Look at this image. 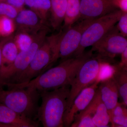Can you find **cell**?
I'll return each mask as SVG.
<instances>
[{"mask_svg":"<svg viewBox=\"0 0 127 127\" xmlns=\"http://www.w3.org/2000/svg\"><path fill=\"white\" fill-rule=\"evenodd\" d=\"M93 56V52L91 50L79 56L71 57L62 61L58 65L48 69L29 82L12 84L11 88L31 87L40 92L70 85L83 64Z\"/></svg>","mask_w":127,"mask_h":127,"instance_id":"obj_1","label":"cell"},{"mask_svg":"<svg viewBox=\"0 0 127 127\" xmlns=\"http://www.w3.org/2000/svg\"><path fill=\"white\" fill-rule=\"evenodd\" d=\"M63 32L61 30L56 34L47 36L27 68L6 86L29 82L56 61L58 58L59 43Z\"/></svg>","mask_w":127,"mask_h":127,"instance_id":"obj_2","label":"cell"},{"mask_svg":"<svg viewBox=\"0 0 127 127\" xmlns=\"http://www.w3.org/2000/svg\"><path fill=\"white\" fill-rule=\"evenodd\" d=\"M70 87L69 84L52 91L40 92L42 102L36 119L43 127H64V116Z\"/></svg>","mask_w":127,"mask_h":127,"instance_id":"obj_3","label":"cell"},{"mask_svg":"<svg viewBox=\"0 0 127 127\" xmlns=\"http://www.w3.org/2000/svg\"><path fill=\"white\" fill-rule=\"evenodd\" d=\"M40 97V93L32 88L0 89V103L33 120L36 119Z\"/></svg>","mask_w":127,"mask_h":127,"instance_id":"obj_4","label":"cell"},{"mask_svg":"<svg viewBox=\"0 0 127 127\" xmlns=\"http://www.w3.org/2000/svg\"><path fill=\"white\" fill-rule=\"evenodd\" d=\"M107 62H108L97 56H93L83 64L70 84V93L64 114L68 112L75 98L83 89L97 80H101L102 69Z\"/></svg>","mask_w":127,"mask_h":127,"instance_id":"obj_5","label":"cell"},{"mask_svg":"<svg viewBox=\"0 0 127 127\" xmlns=\"http://www.w3.org/2000/svg\"><path fill=\"white\" fill-rule=\"evenodd\" d=\"M122 13L118 9L96 19L84 31L79 46L72 57L82 54L86 48L99 41L117 23Z\"/></svg>","mask_w":127,"mask_h":127,"instance_id":"obj_6","label":"cell"},{"mask_svg":"<svg viewBox=\"0 0 127 127\" xmlns=\"http://www.w3.org/2000/svg\"><path fill=\"white\" fill-rule=\"evenodd\" d=\"M48 32L47 27L41 30L35 35L34 41L30 47L19 52L12 65L0 75V89L5 86L12 79L27 68Z\"/></svg>","mask_w":127,"mask_h":127,"instance_id":"obj_7","label":"cell"},{"mask_svg":"<svg viewBox=\"0 0 127 127\" xmlns=\"http://www.w3.org/2000/svg\"><path fill=\"white\" fill-rule=\"evenodd\" d=\"M127 48V37L120 34L115 25L92 46L91 50L97 53L96 56L109 63Z\"/></svg>","mask_w":127,"mask_h":127,"instance_id":"obj_8","label":"cell"},{"mask_svg":"<svg viewBox=\"0 0 127 127\" xmlns=\"http://www.w3.org/2000/svg\"><path fill=\"white\" fill-rule=\"evenodd\" d=\"M96 19L81 20L63 31L59 43L58 58L63 61L72 56L79 46L84 31Z\"/></svg>","mask_w":127,"mask_h":127,"instance_id":"obj_9","label":"cell"},{"mask_svg":"<svg viewBox=\"0 0 127 127\" xmlns=\"http://www.w3.org/2000/svg\"><path fill=\"white\" fill-rule=\"evenodd\" d=\"M100 81L97 80L83 89L77 96L70 109L64 116V127H70L75 115L88 106L96 94Z\"/></svg>","mask_w":127,"mask_h":127,"instance_id":"obj_10","label":"cell"},{"mask_svg":"<svg viewBox=\"0 0 127 127\" xmlns=\"http://www.w3.org/2000/svg\"><path fill=\"white\" fill-rule=\"evenodd\" d=\"M118 9L112 0H80L79 19H97Z\"/></svg>","mask_w":127,"mask_h":127,"instance_id":"obj_11","label":"cell"},{"mask_svg":"<svg viewBox=\"0 0 127 127\" xmlns=\"http://www.w3.org/2000/svg\"><path fill=\"white\" fill-rule=\"evenodd\" d=\"M14 20L16 31L26 32L32 35L47 27L45 23L31 9L22 10Z\"/></svg>","mask_w":127,"mask_h":127,"instance_id":"obj_12","label":"cell"},{"mask_svg":"<svg viewBox=\"0 0 127 127\" xmlns=\"http://www.w3.org/2000/svg\"><path fill=\"white\" fill-rule=\"evenodd\" d=\"M39 122L22 116L0 103V127H37Z\"/></svg>","mask_w":127,"mask_h":127,"instance_id":"obj_13","label":"cell"},{"mask_svg":"<svg viewBox=\"0 0 127 127\" xmlns=\"http://www.w3.org/2000/svg\"><path fill=\"white\" fill-rule=\"evenodd\" d=\"M98 89L109 113L118 103L119 96L117 86L111 74L100 80Z\"/></svg>","mask_w":127,"mask_h":127,"instance_id":"obj_14","label":"cell"},{"mask_svg":"<svg viewBox=\"0 0 127 127\" xmlns=\"http://www.w3.org/2000/svg\"><path fill=\"white\" fill-rule=\"evenodd\" d=\"M14 36L12 35L0 39L2 59L0 75L12 65L19 53V50L14 41Z\"/></svg>","mask_w":127,"mask_h":127,"instance_id":"obj_15","label":"cell"},{"mask_svg":"<svg viewBox=\"0 0 127 127\" xmlns=\"http://www.w3.org/2000/svg\"><path fill=\"white\" fill-rule=\"evenodd\" d=\"M92 102L93 107L92 120L95 127H108L110 123L109 114L106 107L102 101L98 88Z\"/></svg>","mask_w":127,"mask_h":127,"instance_id":"obj_16","label":"cell"},{"mask_svg":"<svg viewBox=\"0 0 127 127\" xmlns=\"http://www.w3.org/2000/svg\"><path fill=\"white\" fill-rule=\"evenodd\" d=\"M116 82L119 94L122 100L123 103L127 106V67L122 66L119 64L112 65L111 73Z\"/></svg>","mask_w":127,"mask_h":127,"instance_id":"obj_17","label":"cell"},{"mask_svg":"<svg viewBox=\"0 0 127 127\" xmlns=\"http://www.w3.org/2000/svg\"><path fill=\"white\" fill-rule=\"evenodd\" d=\"M51 0V25L55 30L58 29L63 23L65 18L67 0Z\"/></svg>","mask_w":127,"mask_h":127,"instance_id":"obj_18","label":"cell"},{"mask_svg":"<svg viewBox=\"0 0 127 127\" xmlns=\"http://www.w3.org/2000/svg\"><path fill=\"white\" fill-rule=\"evenodd\" d=\"M66 9L64 20L63 31L74 25L80 18V0H67Z\"/></svg>","mask_w":127,"mask_h":127,"instance_id":"obj_19","label":"cell"},{"mask_svg":"<svg viewBox=\"0 0 127 127\" xmlns=\"http://www.w3.org/2000/svg\"><path fill=\"white\" fill-rule=\"evenodd\" d=\"M35 35L26 32L17 31L14 36V39L19 52L30 47L34 41Z\"/></svg>","mask_w":127,"mask_h":127,"instance_id":"obj_20","label":"cell"},{"mask_svg":"<svg viewBox=\"0 0 127 127\" xmlns=\"http://www.w3.org/2000/svg\"><path fill=\"white\" fill-rule=\"evenodd\" d=\"M51 6L50 0H34L33 6L32 10L46 23L50 13Z\"/></svg>","mask_w":127,"mask_h":127,"instance_id":"obj_21","label":"cell"},{"mask_svg":"<svg viewBox=\"0 0 127 127\" xmlns=\"http://www.w3.org/2000/svg\"><path fill=\"white\" fill-rule=\"evenodd\" d=\"M16 30L14 20L4 16H0V34L6 37L13 35Z\"/></svg>","mask_w":127,"mask_h":127,"instance_id":"obj_22","label":"cell"},{"mask_svg":"<svg viewBox=\"0 0 127 127\" xmlns=\"http://www.w3.org/2000/svg\"><path fill=\"white\" fill-rule=\"evenodd\" d=\"M20 11L11 5L5 2H0V16H4L14 20Z\"/></svg>","mask_w":127,"mask_h":127,"instance_id":"obj_23","label":"cell"},{"mask_svg":"<svg viewBox=\"0 0 127 127\" xmlns=\"http://www.w3.org/2000/svg\"><path fill=\"white\" fill-rule=\"evenodd\" d=\"M116 25L120 34L124 36H127V12H123Z\"/></svg>","mask_w":127,"mask_h":127,"instance_id":"obj_24","label":"cell"},{"mask_svg":"<svg viewBox=\"0 0 127 127\" xmlns=\"http://www.w3.org/2000/svg\"><path fill=\"white\" fill-rule=\"evenodd\" d=\"M126 107L122 103H118L115 107L108 113L109 119L113 116L127 117V110Z\"/></svg>","mask_w":127,"mask_h":127,"instance_id":"obj_25","label":"cell"},{"mask_svg":"<svg viewBox=\"0 0 127 127\" xmlns=\"http://www.w3.org/2000/svg\"><path fill=\"white\" fill-rule=\"evenodd\" d=\"M109 121L112 127H127V116H112Z\"/></svg>","mask_w":127,"mask_h":127,"instance_id":"obj_26","label":"cell"},{"mask_svg":"<svg viewBox=\"0 0 127 127\" xmlns=\"http://www.w3.org/2000/svg\"><path fill=\"white\" fill-rule=\"evenodd\" d=\"M0 2H5L20 11L24 9V6L25 5L24 0H0Z\"/></svg>","mask_w":127,"mask_h":127,"instance_id":"obj_27","label":"cell"},{"mask_svg":"<svg viewBox=\"0 0 127 127\" xmlns=\"http://www.w3.org/2000/svg\"><path fill=\"white\" fill-rule=\"evenodd\" d=\"M113 4L123 12H127V0H112Z\"/></svg>","mask_w":127,"mask_h":127,"instance_id":"obj_28","label":"cell"},{"mask_svg":"<svg viewBox=\"0 0 127 127\" xmlns=\"http://www.w3.org/2000/svg\"><path fill=\"white\" fill-rule=\"evenodd\" d=\"M121 61L118 64L122 66L127 67V48L121 53Z\"/></svg>","mask_w":127,"mask_h":127,"instance_id":"obj_29","label":"cell"},{"mask_svg":"<svg viewBox=\"0 0 127 127\" xmlns=\"http://www.w3.org/2000/svg\"><path fill=\"white\" fill-rule=\"evenodd\" d=\"M25 5L30 7L31 9H32L34 4V0H24Z\"/></svg>","mask_w":127,"mask_h":127,"instance_id":"obj_30","label":"cell"},{"mask_svg":"<svg viewBox=\"0 0 127 127\" xmlns=\"http://www.w3.org/2000/svg\"><path fill=\"white\" fill-rule=\"evenodd\" d=\"M1 59H2V58H1V43L0 39V70L1 67Z\"/></svg>","mask_w":127,"mask_h":127,"instance_id":"obj_31","label":"cell"},{"mask_svg":"<svg viewBox=\"0 0 127 127\" xmlns=\"http://www.w3.org/2000/svg\"><path fill=\"white\" fill-rule=\"evenodd\" d=\"M0 37H1L0 34Z\"/></svg>","mask_w":127,"mask_h":127,"instance_id":"obj_32","label":"cell"}]
</instances>
